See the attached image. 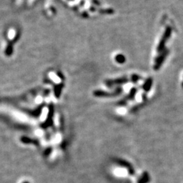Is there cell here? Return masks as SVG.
Wrapping results in <instances>:
<instances>
[{"label":"cell","mask_w":183,"mask_h":183,"mask_svg":"<svg viewBox=\"0 0 183 183\" xmlns=\"http://www.w3.org/2000/svg\"><path fill=\"white\" fill-rule=\"evenodd\" d=\"M172 32V29L170 27H168L166 29V32L164 33L162 39H161L160 44H159V46L157 47L158 51H161V50H162V48L164 46V44H165L166 41L168 40V39L169 38V36H170V34Z\"/></svg>","instance_id":"6da1fadb"},{"label":"cell","mask_w":183,"mask_h":183,"mask_svg":"<svg viewBox=\"0 0 183 183\" xmlns=\"http://www.w3.org/2000/svg\"><path fill=\"white\" fill-rule=\"evenodd\" d=\"M166 56V54L165 53V54H164L163 55L161 56H160L157 58V61H156L155 65V69H158L160 68L161 65L163 63L164 59H165Z\"/></svg>","instance_id":"7a4b0ae2"},{"label":"cell","mask_w":183,"mask_h":183,"mask_svg":"<svg viewBox=\"0 0 183 183\" xmlns=\"http://www.w3.org/2000/svg\"><path fill=\"white\" fill-rule=\"evenodd\" d=\"M151 84H152V80L151 79H148V81L147 83H146L145 84V86H144V89L146 90H148V89L150 88V87L151 86Z\"/></svg>","instance_id":"3957f363"},{"label":"cell","mask_w":183,"mask_h":183,"mask_svg":"<svg viewBox=\"0 0 183 183\" xmlns=\"http://www.w3.org/2000/svg\"><path fill=\"white\" fill-rule=\"evenodd\" d=\"M117 62H119V63H124V57L121 55H119L117 58Z\"/></svg>","instance_id":"277c9868"}]
</instances>
